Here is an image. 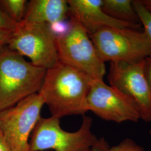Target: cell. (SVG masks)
Segmentation results:
<instances>
[{"instance_id": "1", "label": "cell", "mask_w": 151, "mask_h": 151, "mask_svg": "<svg viewBox=\"0 0 151 151\" xmlns=\"http://www.w3.org/2000/svg\"><path fill=\"white\" fill-rule=\"evenodd\" d=\"M93 79L86 73L59 61L46 70L39 92L52 114L60 119L88 111L87 97Z\"/></svg>"}, {"instance_id": "2", "label": "cell", "mask_w": 151, "mask_h": 151, "mask_svg": "<svg viewBox=\"0 0 151 151\" xmlns=\"http://www.w3.org/2000/svg\"><path fill=\"white\" fill-rule=\"evenodd\" d=\"M46 70L27 62L6 45L0 47V111L39 92Z\"/></svg>"}, {"instance_id": "3", "label": "cell", "mask_w": 151, "mask_h": 151, "mask_svg": "<svg viewBox=\"0 0 151 151\" xmlns=\"http://www.w3.org/2000/svg\"><path fill=\"white\" fill-rule=\"evenodd\" d=\"M60 119L41 117L32 133L29 151H92L98 139L92 132L91 118L83 115L80 128L74 132L63 129Z\"/></svg>"}, {"instance_id": "4", "label": "cell", "mask_w": 151, "mask_h": 151, "mask_svg": "<svg viewBox=\"0 0 151 151\" xmlns=\"http://www.w3.org/2000/svg\"><path fill=\"white\" fill-rule=\"evenodd\" d=\"M104 62H134L151 55V43L143 31L105 27L89 36Z\"/></svg>"}, {"instance_id": "5", "label": "cell", "mask_w": 151, "mask_h": 151, "mask_svg": "<svg viewBox=\"0 0 151 151\" xmlns=\"http://www.w3.org/2000/svg\"><path fill=\"white\" fill-rule=\"evenodd\" d=\"M70 22L68 31L56 39L59 60L93 80H103L106 73L105 62L80 22L72 17Z\"/></svg>"}, {"instance_id": "6", "label": "cell", "mask_w": 151, "mask_h": 151, "mask_svg": "<svg viewBox=\"0 0 151 151\" xmlns=\"http://www.w3.org/2000/svg\"><path fill=\"white\" fill-rule=\"evenodd\" d=\"M6 45L46 70L60 61L56 38L48 24L22 22L11 34Z\"/></svg>"}, {"instance_id": "7", "label": "cell", "mask_w": 151, "mask_h": 151, "mask_svg": "<svg viewBox=\"0 0 151 151\" xmlns=\"http://www.w3.org/2000/svg\"><path fill=\"white\" fill-rule=\"evenodd\" d=\"M44 105L39 93L0 111V133L11 151H29V137L41 118Z\"/></svg>"}, {"instance_id": "8", "label": "cell", "mask_w": 151, "mask_h": 151, "mask_svg": "<svg viewBox=\"0 0 151 151\" xmlns=\"http://www.w3.org/2000/svg\"><path fill=\"white\" fill-rule=\"evenodd\" d=\"M87 108L101 119L117 123L137 122L141 119L135 101L103 80H93L87 97Z\"/></svg>"}, {"instance_id": "9", "label": "cell", "mask_w": 151, "mask_h": 151, "mask_svg": "<svg viewBox=\"0 0 151 151\" xmlns=\"http://www.w3.org/2000/svg\"><path fill=\"white\" fill-rule=\"evenodd\" d=\"M138 62H110L108 80L111 86L132 97L138 106L141 119L151 122V91Z\"/></svg>"}, {"instance_id": "10", "label": "cell", "mask_w": 151, "mask_h": 151, "mask_svg": "<svg viewBox=\"0 0 151 151\" xmlns=\"http://www.w3.org/2000/svg\"><path fill=\"white\" fill-rule=\"evenodd\" d=\"M103 0H68L69 12L85 29L88 35L105 27L132 29L142 31L141 24L119 22L106 14L102 9Z\"/></svg>"}, {"instance_id": "11", "label": "cell", "mask_w": 151, "mask_h": 151, "mask_svg": "<svg viewBox=\"0 0 151 151\" xmlns=\"http://www.w3.org/2000/svg\"><path fill=\"white\" fill-rule=\"evenodd\" d=\"M68 12L67 1L32 0L27 4L22 22L52 24L65 20Z\"/></svg>"}, {"instance_id": "12", "label": "cell", "mask_w": 151, "mask_h": 151, "mask_svg": "<svg viewBox=\"0 0 151 151\" xmlns=\"http://www.w3.org/2000/svg\"><path fill=\"white\" fill-rule=\"evenodd\" d=\"M131 0H103L102 9L108 16L119 22L141 24Z\"/></svg>"}, {"instance_id": "13", "label": "cell", "mask_w": 151, "mask_h": 151, "mask_svg": "<svg viewBox=\"0 0 151 151\" xmlns=\"http://www.w3.org/2000/svg\"><path fill=\"white\" fill-rule=\"evenodd\" d=\"M26 0H0V7L17 24L24 19L27 7Z\"/></svg>"}, {"instance_id": "14", "label": "cell", "mask_w": 151, "mask_h": 151, "mask_svg": "<svg viewBox=\"0 0 151 151\" xmlns=\"http://www.w3.org/2000/svg\"><path fill=\"white\" fill-rule=\"evenodd\" d=\"M133 2L135 11L139 17L143 32L151 43V12L140 0H134Z\"/></svg>"}, {"instance_id": "15", "label": "cell", "mask_w": 151, "mask_h": 151, "mask_svg": "<svg viewBox=\"0 0 151 151\" xmlns=\"http://www.w3.org/2000/svg\"><path fill=\"white\" fill-rule=\"evenodd\" d=\"M108 151H145V150L132 139L127 138L118 145L110 147Z\"/></svg>"}, {"instance_id": "16", "label": "cell", "mask_w": 151, "mask_h": 151, "mask_svg": "<svg viewBox=\"0 0 151 151\" xmlns=\"http://www.w3.org/2000/svg\"><path fill=\"white\" fill-rule=\"evenodd\" d=\"M18 24L12 20L0 7V32H14Z\"/></svg>"}, {"instance_id": "17", "label": "cell", "mask_w": 151, "mask_h": 151, "mask_svg": "<svg viewBox=\"0 0 151 151\" xmlns=\"http://www.w3.org/2000/svg\"><path fill=\"white\" fill-rule=\"evenodd\" d=\"M49 25L57 39L64 35L68 31L70 27V22H66L65 20H64L55 22L52 24H49Z\"/></svg>"}, {"instance_id": "18", "label": "cell", "mask_w": 151, "mask_h": 151, "mask_svg": "<svg viewBox=\"0 0 151 151\" xmlns=\"http://www.w3.org/2000/svg\"><path fill=\"white\" fill-rule=\"evenodd\" d=\"M143 73L151 91V55L143 60Z\"/></svg>"}, {"instance_id": "19", "label": "cell", "mask_w": 151, "mask_h": 151, "mask_svg": "<svg viewBox=\"0 0 151 151\" xmlns=\"http://www.w3.org/2000/svg\"><path fill=\"white\" fill-rule=\"evenodd\" d=\"M110 147L106 139L104 138H100L98 139L96 143L92 147V151H108Z\"/></svg>"}, {"instance_id": "20", "label": "cell", "mask_w": 151, "mask_h": 151, "mask_svg": "<svg viewBox=\"0 0 151 151\" xmlns=\"http://www.w3.org/2000/svg\"><path fill=\"white\" fill-rule=\"evenodd\" d=\"M12 32L10 31L0 32V47L7 44Z\"/></svg>"}, {"instance_id": "21", "label": "cell", "mask_w": 151, "mask_h": 151, "mask_svg": "<svg viewBox=\"0 0 151 151\" xmlns=\"http://www.w3.org/2000/svg\"><path fill=\"white\" fill-rule=\"evenodd\" d=\"M0 151H11L6 145L1 133H0Z\"/></svg>"}, {"instance_id": "22", "label": "cell", "mask_w": 151, "mask_h": 151, "mask_svg": "<svg viewBox=\"0 0 151 151\" xmlns=\"http://www.w3.org/2000/svg\"><path fill=\"white\" fill-rule=\"evenodd\" d=\"M142 4L151 12V0H140Z\"/></svg>"}, {"instance_id": "23", "label": "cell", "mask_w": 151, "mask_h": 151, "mask_svg": "<svg viewBox=\"0 0 151 151\" xmlns=\"http://www.w3.org/2000/svg\"><path fill=\"white\" fill-rule=\"evenodd\" d=\"M150 133H151V129L150 130Z\"/></svg>"}]
</instances>
